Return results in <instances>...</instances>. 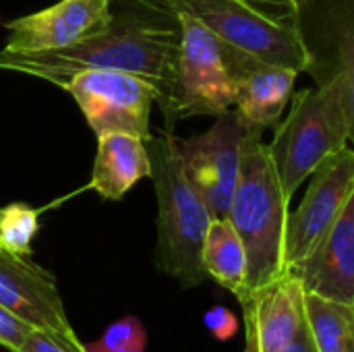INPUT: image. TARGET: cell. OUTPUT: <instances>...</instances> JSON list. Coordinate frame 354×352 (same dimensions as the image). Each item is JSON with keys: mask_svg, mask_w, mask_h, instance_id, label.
<instances>
[{"mask_svg": "<svg viewBox=\"0 0 354 352\" xmlns=\"http://www.w3.org/2000/svg\"><path fill=\"white\" fill-rule=\"evenodd\" d=\"M180 54L178 15L156 0H133L114 12L110 25L71 48L12 54L0 50V71L29 75L62 87L83 71H118L149 81L160 110L172 98Z\"/></svg>", "mask_w": 354, "mask_h": 352, "instance_id": "1", "label": "cell"}, {"mask_svg": "<svg viewBox=\"0 0 354 352\" xmlns=\"http://www.w3.org/2000/svg\"><path fill=\"white\" fill-rule=\"evenodd\" d=\"M145 145L151 158L149 178L158 197L156 263L180 286H199L207 280L201 249L214 216L183 172L174 133L151 135Z\"/></svg>", "mask_w": 354, "mask_h": 352, "instance_id": "2", "label": "cell"}, {"mask_svg": "<svg viewBox=\"0 0 354 352\" xmlns=\"http://www.w3.org/2000/svg\"><path fill=\"white\" fill-rule=\"evenodd\" d=\"M288 205L270 149L261 135L249 133L243 143L241 174L228 220L236 228L249 261V293L286 274L284 245ZM247 293V295H249Z\"/></svg>", "mask_w": 354, "mask_h": 352, "instance_id": "3", "label": "cell"}, {"mask_svg": "<svg viewBox=\"0 0 354 352\" xmlns=\"http://www.w3.org/2000/svg\"><path fill=\"white\" fill-rule=\"evenodd\" d=\"M342 85L330 75L319 87L295 95L290 114L268 145L280 187L290 201L297 189L351 141Z\"/></svg>", "mask_w": 354, "mask_h": 352, "instance_id": "4", "label": "cell"}, {"mask_svg": "<svg viewBox=\"0 0 354 352\" xmlns=\"http://www.w3.org/2000/svg\"><path fill=\"white\" fill-rule=\"evenodd\" d=\"M170 8L199 19L228 54L297 73L311 71L315 64L299 19L274 12L253 0H174Z\"/></svg>", "mask_w": 354, "mask_h": 352, "instance_id": "5", "label": "cell"}, {"mask_svg": "<svg viewBox=\"0 0 354 352\" xmlns=\"http://www.w3.org/2000/svg\"><path fill=\"white\" fill-rule=\"evenodd\" d=\"M180 21V54L172 98L162 108L166 131L191 116H220L236 102V83L218 37L193 15Z\"/></svg>", "mask_w": 354, "mask_h": 352, "instance_id": "6", "label": "cell"}, {"mask_svg": "<svg viewBox=\"0 0 354 352\" xmlns=\"http://www.w3.org/2000/svg\"><path fill=\"white\" fill-rule=\"evenodd\" d=\"M62 89L77 102L95 137L104 133H129L143 141L151 137L149 118L160 93L149 81L118 71H83Z\"/></svg>", "mask_w": 354, "mask_h": 352, "instance_id": "7", "label": "cell"}, {"mask_svg": "<svg viewBox=\"0 0 354 352\" xmlns=\"http://www.w3.org/2000/svg\"><path fill=\"white\" fill-rule=\"evenodd\" d=\"M249 131L228 110L216 122L191 139L176 137V154L185 176L201 195L214 218H228L241 174L243 143Z\"/></svg>", "mask_w": 354, "mask_h": 352, "instance_id": "8", "label": "cell"}, {"mask_svg": "<svg viewBox=\"0 0 354 352\" xmlns=\"http://www.w3.org/2000/svg\"><path fill=\"white\" fill-rule=\"evenodd\" d=\"M301 205L288 212L284 266L286 272L307 259L328 237L354 193V147H344L313 174Z\"/></svg>", "mask_w": 354, "mask_h": 352, "instance_id": "9", "label": "cell"}, {"mask_svg": "<svg viewBox=\"0 0 354 352\" xmlns=\"http://www.w3.org/2000/svg\"><path fill=\"white\" fill-rule=\"evenodd\" d=\"M0 307L71 352H87L66 317L54 276L29 257L0 249Z\"/></svg>", "mask_w": 354, "mask_h": 352, "instance_id": "10", "label": "cell"}, {"mask_svg": "<svg viewBox=\"0 0 354 352\" xmlns=\"http://www.w3.org/2000/svg\"><path fill=\"white\" fill-rule=\"evenodd\" d=\"M116 0H60L48 8L4 23L8 31L2 50L35 54L71 48L102 33L112 17Z\"/></svg>", "mask_w": 354, "mask_h": 352, "instance_id": "11", "label": "cell"}, {"mask_svg": "<svg viewBox=\"0 0 354 352\" xmlns=\"http://www.w3.org/2000/svg\"><path fill=\"white\" fill-rule=\"evenodd\" d=\"M303 293L301 282L284 274L239 301L245 311V352H282L288 346L305 317Z\"/></svg>", "mask_w": 354, "mask_h": 352, "instance_id": "12", "label": "cell"}, {"mask_svg": "<svg viewBox=\"0 0 354 352\" xmlns=\"http://www.w3.org/2000/svg\"><path fill=\"white\" fill-rule=\"evenodd\" d=\"M286 274L305 293L354 307V193L319 247Z\"/></svg>", "mask_w": 354, "mask_h": 352, "instance_id": "13", "label": "cell"}, {"mask_svg": "<svg viewBox=\"0 0 354 352\" xmlns=\"http://www.w3.org/2000/svg\"><path fill=\"white\" fill-rule=\"evenodd\" d=\"M224 56L236 83L234 112L245 129L261 135L266 129L276 127L292 98L299 73L286 66L261 64L228 52H224Z\"/></svg>", "mask_w": 354, "mask_h": 352, "instance_id": "14", "label": "cell"}, {"mask_svg": "<svg viewBox=\"0 0 354 352\" xmlns=\"http://www.w3.org/2000/svg\"><path fill=\"white\" fill-rule=\"evenodd\" d=\"M151 176V158L141 137L129 133L97 135L89 189L104 199H122L139 180Z\"/></svg>", "mask_w": 354, "mask_h": 352, "instance_id": "15", "label": "cell"}, {"mask_svg": "<svg viewBox=\"0 0 354 352\" xmlns=\"http://www.w3.org/2000/svg\"><path fill=\"white\" fill-rule=\"evenodd\" d=\"M201 261L207 278L230 290L239 301L249 293L247 286V251L228 218H214L205 232Z\"/></svg>", "mask_w": 354, "mask_h": 352, "instance_id": "16", "label": "cell"}, {"mask_svg": "<svg viewBox=\"0 0 354 352\" xmlns=\"http://www.w3.org/2000/svg\"><path fill=\"white\" fill-rule=\"evenodd\" d=\"M305 319L317 352H346L354 332V307L303 293Z\"/></svg>", "mask_w": 354, "mask_h": 352, "instance_id": "17", "label": "cell"}, {"mask_svg": "<svg viewBox=\"0 0 354 352\" xmlns=\"http://www.w3.org/2000/svg\"><path fill=\"white\" fill-rule=\"evenodd\" d=\"M39 230V212L25 203H10L0 210V249L31 257V243Z\"/></svg>", "mask_w": 354, "mask_h": 352, "instance_id": "18", "label": "cell"}, {"mask_svg": "<svg viewBox=\"0 0 354 352\" xmlns=\"http://www.w3.org/2000/svg\"><path fill=\"white\" fill-rule=\"evenodd\" d=\"M332 75L338 77L342 85L344 110L348 118L351 141L354 145V0L346 4L344 19L340 21L336 35V68Z\"/></svg>", "mask_w": 354, "mask_h": 352, "instance_id": "19", "label": "cell"}, {"mask_svg": "<svg viewBox=\"0 0 354 352\" xmlns=\"http://www.w3.org/2000/svg\"><path fill=\"white\" fill-rule=\"evenodd\" d=\"M147 334L137 317H122L114 322L104 336L89 344L87 352H127L137 344H145Z\"/></svg>", "mask_w": 354, "mask_h": 352, "instance_id": "20", "label": "cell"}, {"mask_svg": "<svg viewBox=\"0 0 354 352\" xmlns=\"http://www.w3.org/2000/svg\"><path fill=\"white\" fill-rule=\"evenodd\" d=\"M29 330H31L29 326H25L23 322H19L4 307H0V346L17 352L19 346L23 344V340H25V336H27Z\"/></svg>", "mask_w": 354, "mask_h": 352, "instance_id": "21", "label": "cell"}, {"mask_svg": "<svg viewBox=\"0 0 354 352\" xmlns=\"http://www.w3.org/2000/svg\"><path fill=\"white\" fill-rule=\"evenodd\" d=\"M203 322H205L207 330H209L218 340H222V342H224V340H230V338L236 334V330H239V322H236L234 313L228 311L226 307H214V309H209V311L205 313Z\"/></svg>", "mask_w": 354, "mask_h": 352, "instance_id": "22", "label": "cell"}, {"mask_svg": "<svg viewBox=\"0 0 354 352\" xmlns=\"http://www.w3.org/2000/svg\"><path fill=\"white\" fill-rule=\"evenodd\" d=\"M17 352H71L66 346H62L60 342H56L52 336L39 332V330H29L23 344L19 346Z\"/></svg>", "mask_w": 354, "mask_h": 352, "instance_id": "23", "label": "cell"}, {"mask_svg": "<svg viewBox=\"0 0 354 352\" xmlns=\"http://www.w3.org/2000/svg\"><path fill=\"white\" fill-rule=\"evenodd\" d=\"M253 2H257L261 6H268L274 12H280V15H286V17H292V19H301L303 10L313 0H253Z\"/></svg>", "mask_w": 354, "mask_h": 352, "instance_id": "24", "label": "cell"}, {"mask_svg": "<svg viewBox=\"0 0 354 352\" xmlns=\"http://www.w3.org/2000/svg\"><path fill=\"white\" fill-rule=\"evenodd\" d=\"M282 352H317V346L313 342V336H311V330L307 326V319L303 317L295 338L288 342V346L284 349Z\"/></svg>", "mask_w": 354, "mask_h": 352, "instance_id": "25", "label": "cell"}, {"mask_svg": "<svg viewBox=\"0 0 354 352\" xmlns=\"http://www.w3.org/2000/svg\"><path fill=\"white\" fill-rule=\"evenodd\" d=\"M156 2H158V4H162V6H166V8H170V4H172L174 0H156ZM170 10H172V8H170Z\"/></svg>", "mask_w": 354, "mask_h": 352, "instance_id": "26", "label": "cell"}, {"mask_svg": "<svg viewBox=\"0 0 354 352\" xmlns=\"http://www.w3.org/2000/svg\"><path fill=\"white\" fill-rule=\"evenodd\" d=\"M129 352H145V344H137V346H133Z\"/></svg>", "mask_w": 354, "mask_h": 352, "instance_id": "27", "label": "cell"}, {"mask_svg": "<svg viewBox=\"0 0 354 352\" xmlns=\"http://www.w3.org/2000/svg\"><path fill=\"white\" fill-rule=\"evenodd\" d=\"M346 352H354V332H353V338H351V344H348V351Z\"/></svg>", "mask_w": 354, "mask_h": 352, "instance_id": "28", "label": "cell"}]
</instances>
